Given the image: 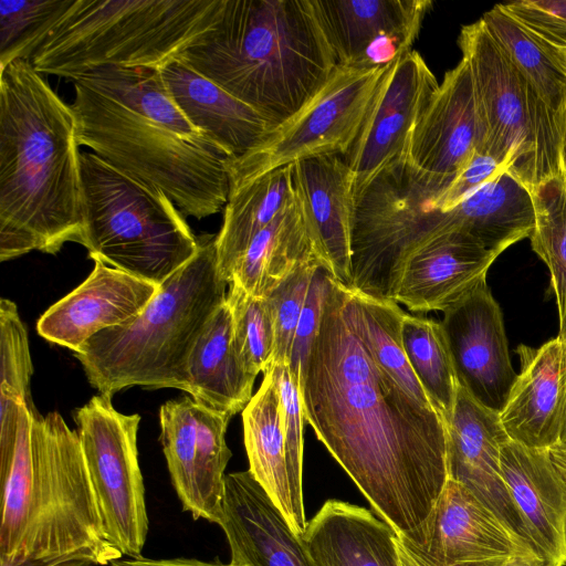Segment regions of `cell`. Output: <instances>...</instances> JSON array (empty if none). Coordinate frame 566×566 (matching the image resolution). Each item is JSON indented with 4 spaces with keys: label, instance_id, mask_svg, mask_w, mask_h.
Wrapping results in <instances>:
<instances>
[{
    "label": "cell",
    "instance_id": "1",
    "mask_svg": "<svg viewBox=\"0 0 566 566\" xmlns=\"http://www.w3.org/2000/svg\"><path fill=\"white\" fill-rule=\"evenodd\" d=\"M345 287L327 275L298 387L305 420L374 513L418 551L448 481L446 423L378 368L349 323Z\"/></svg>",
    "mask_w": 566,
    "mask_h": 566
},
{
    "label": "cell",
    "instance_id": "2",
    "mask_svg": "<svg viewBox=\"0 0 566 566\" xmlns=\"http://www.w3.org/2000/svg\"><path fill=\"white\" fill-rule=\"evenodd\" d=\"M72 82L81 147L159 188L185 216L200 220L226 206L231 157L186 117L159 70L107 66Z\"/></svg>",
    "mask_w": 566,
    "mask_h": 566
},
{
    "label": "cell",
    "instance_id": "3",
    "mask_svg": "<svg viewBox=\"0 0 566 566\" xmlns=\"http://www.w3.org/2000/svg\"><path fill=\"white\" fill-rule=\"evenodd\" d=\"M0 566L82 557L106 566L105 538L81 443L62 416L0 401Z\"/></svg>",
    "mask_w": 566,
    "mask_h": 566
},
{
    "label": "cell",
    "instance_id": "4",
    "mask_svg": "<svg viewBox=\"0 0 566 566\" xmlns=\"http://www.w3.org/2000/svg\"><path fill=\"white\" fill-rule=\"evenodd\" d=\"M0 260L84 243L75 118L30 60L0 67Z\"/></svg>",
    "mask_w": 566,
    "mask_h": 566
},
{
    "label": "cell",
    "instance_id": "5",
    "mask_svg": "<svg viewBox=\"0 0 566 566\" xmlns=\"http://www.w3.org/2000/svg\"><path fill=\"white\" fill-rule=\"evenodd\" d=\"M179 57L273 127L337 65L312 0H223L213 28Z\"/></svg>",
    "mask_w": 566,
    "mask_h": 566
},
{
    "label": "cell",
    "instance_id": "6",
    "mask_svg": "<svg viewBox=\"0 0 566 566\" xmlns=\"http://www.w3.org/2000/svg\"><path fill=\"white\" fill-rule=\"evenodd\" d=\"M197 238L193 258L158 286L137 316L97 333L74 353L101 395L112 398L133 386L187 392L190 353L229 285L218 269L216 235Z\"/></svg>",
    "mask_w": 566,
    "mask_h": 566
},
{
    "label": "cell",
    "instance_id": "7",
    "mask_svg": "<svg viewBox=\"0 0 566 566\" xmlns=\"http://www.w3.org/2000/svg\"><path fill=\"white\" fill-rule=\"evenodd\" d=\"M223 0H73L31 57L73 78L107 66L160 70L209 32Z\"/></svg>",
    "mask_w": 566,
    "mask_h": 566
},
{
    "label": "cell",
    "instance_id": "8",
    "mask_svg": "<svg viewBox=\"0 0 566 566\" xmlns=\"http://www.w3.org/2000/svg\"><path fill=\"white\" fill-rule=\"evenodd\" d=\"M84 243L93 260L161 285L198 251L184 213L159 188L82 151Z\"/></svg>",
    "mask_w": 566,
    "mask_h": 566
},
{
    "label": "cell",
    "instance_id": "9",
    "mask_svg": "<svg viewBox=\"0 0 566 566\" xmlns=\"http://www.w3.org/2000/svg\"><path fill=\"white\" fill-rule=\"evenodd\" d=\"M482 128L480 153L531 191L562 175L563 124L491 36L481 19L458 39Z\"/></svg>",
    "mask_w": 566,
    "mask_h": 566
},
{
    "label": "cell",
    "instance_id": "10",
    "mask_svg": "<svg viewBox=\"0 0 566 566\" xmlns=\"http://www.w3.org/2000/svg\"><path fill=\"white\" fill-rule=\"evenodd\" d=\"M391 64L336 65L322 87L292 116L272 127L253 148L228 160L229 187L244 185L302 159L344 156Z\"/></svg>",
    "mask_w": 566,
    "mask_h": 566
},
{
    "label": "cell",
    "instance_id": "11",
    "mask_svg": "<svg viewBox=\"0 0 566 566\" xmlns=\"http://www.w3.org/2000/svg\"><path fill=\"white\" fill-rule=\"evenodd\" d=\"M74 420L105 538L123 556L142 557L149 521L137 452L140 416L117 411L99 394Z\"/></svg>",
    "mask_w": 566,
    "mask_h": 566
},
{
    "label": "cell",
    "instance_id": "12",
    "mask_svg": "<svg viewBox=\"0 0 566 566\" xmlns=\"http://www.w3.org/2000/svg\"><path fill=\"white\" fill-rule=\"evenodd\" d=\"M231 417L185 396L160 407V442L182 510L218 524L224 470L231 458L226 431Z\"/></svg>",
    "mask_w": 566,
    "mask_h": 566
},
{
    "label": "cell",
    "instance_id": "13",
    "mask_svg": "<svg viewBox=\"0 0 566 566\" xmlns=\"http://www.w3.org/2000/svg\"><path fill=\"white\" fill-rule=\"evenodd\" d=\"M438 86L415 50L389 66L355 142L343 156L354 176L355 201L382 170L406 158L412 132Z\"/></svg>",
    "mask_w": 566,
    "mask_h": 566
},
{
    "label": "cell",
    "instance_id": "14",
    "mask_svg": "<svg viewBox=\"0 0 566 566\" xmlns=\"http://www.w3.org/2000/svg\"><path fill=\"white\" fill-rule=\"evenodd\" d=\"M440 323L459 385L500 413L517 374L510 360L502 311L486 279L447 308Z\"/></svg>",
    "mask_w": 566,
    "mask_h": 566
},
{
    "label": "cell",
    "instance_id": "15",
    "mask_svg": "<svg viewBox=\"0 0 566 566\" xmlns=\"http://www.w3.org/2000/svg\"><path fill=\"white\" fill-rule=\"evenodd\" d=\"M337 65L378 67L411 51L430 0H312Z\"/></svg>",
    "mask_w": 566,
    "mask_h": 566
},
{
    "label": "cell",
    "instance_id": "16",
    "mask_svg": "<svg viewBox=\"0 0 566 566\" xmlns=\"http://www.w3.org/2000/svg\"><path fill=\"white\" fill-rule=\"evenodd\" d=\"M447 430L448 480L465 486L513 534L531 543L501 470V449L510 440L500 415L459 385Z\"/></svg>",
    "mask_w": 566,
    "mask_h": 566
},
{
    "label": "cell",
    "instance_id": "17",
    "mask_svg": "<svg viewBox=\"0 0 566 566\" xmlns=\"http://www.w3.org/2000/svg\"><path fill=\"white\" fill-rule=\"evenodd\" d=\"M482 128L475 106L471 72L465 60L449 70L420 115L406 161L448 187L480 151Z\"/></svg>",
    "mask_w": 566,
    "mask_h": 566
},
{
    "label": "cell",
    "instance_id": "18",
    "mask_svg": "<svg viewBox=\"0 0 566 566\" xmlns=\"http://www.w3.org/2000/svg\"><path fill=\"white\" fill-rule=\"evenodd\" d=\"M527 547L533 548L465 486L448 480L424 547L409 549L423 566H505L515 553Z\"/></svg>",
    "mask_w": 566,
    "mask_h": 566
},
{
    "label": "cell",
    "instance_id": "19",
    "mask_svg": "<svg viewBox=\"0 0 566 566\" xmlns=\"http://www.w3.org/2000/svg\"><path fill=\"white\" fill-rule=\"evenodd\" d=\"M86 280L38 321L40 336L74 353L97 333L137 316L158 286L94 260Z\"/></svg>",
    "mask_w": 566,
    "mask_h": 566
},
{
    "label": "cell",
    "instance_id": "20",
    "mask_svg": "<svg viewBox=\"0 0 566 566\" xmlns=\"http://www.w3.org/2000/svg\"><path fill=\"white\" fill-rule=\"evenodd\" d=\"M293 175L315 253L323 268L349 287L355 220L352 170L343 156L326 155L293 163Z\"/></svg>",
    "mask_w": 566,
    "mask_h": 566
},
{
    "label": "cell",
    "instance_id": "21",
    "mask_svg": "<svg viewBox=\"0 0 566 566\" xmlns=\"http://www.w3.org/2000/svg\"><path fill=\"white\" fill-rule=\"evenodd\" d=\"M218 525L235 566H313L301 536L248 471L226 474Z\"/></svg>",
    "mask_w": 566,
    "mask_h": 566
},
{
    "label": "cell",
    "instance_id": "22",
    "mask_svg": "<svg viewBox=\"0 0 566 566\" xmlns=\"http://www.w3.org/2000/svg\"><path fill=\"white\" fill-rule=\"evenodd\" d=\"M497 256L465 232L436 237L406 258L390 300L416 313L444 312L486 279Z\"/></svg>",
    "mask_w": 566,
    "mask_h": 566
},
{
    "label": "cell",
    "instance_id": "23",
    "mask_svg": "<svg viewBox=\"0 0 566 566\" xmlns=\"http://www.w3.org/2000/svg\"><path fill=\"white\" fill-rule=\"evenodd\" d=\"M520 373L500 415L510 440L530 449L559 443L564 401L563 344L557 336L539 347L516 348Z\"/></svg>",
    "mask_w": 566,
    "mask_h": 566
},
{
    "label": "cell",
    "instance_id": "24",
    "mask_svg": "<svg viewBox=\"0 0 566 566\" xmlns=\"http://www.w3.org/2000/svg\"><path fill=\"white\" fill-rule=\"evenodd\" d=\"M501 470L531 543L552 566H565L566 486L549 451L507 440Z\"/></svg>",
    "mask_w": 566,
    "mask_h": 566
},
{
    "label": "cell",
    "instance_id": "25",
    "mask_svg": "<svg viewBox=\"0 0 566 566\" xmlns=\"http://www.w3.org/2000/svg\"><path fill=\"white\" fill-rule=\"evenodd\" d=\"M159 73L186 117L231 158L253 148L273 127L258 111L180 57Z\"/></svg>",
    "mask_w": 566,
    "mask_h": 566
},
{
    "label": "cell",
    "instance_id": "26",
    "mask_svg": "<svg viewBox=\"0 0 566 566\" xmlns=\"http://www.w3.org/2000/svg\"><path fill=\"white\" fill-rule=\"evenodd\" d=\"M313 566H403L398 536L363 506L326 501L302 536Z\"/></svg>",
    "mask_w": 566,
    "mask_h": 566
},
{
    "label": "cell",
    "instance_id": "27",
    "mask_svg": "<svg viewBox=\"0 0 566 566\" xmlns=\"http://www.w3.org/2000/svg\"><path fill=\"white\" fill-rule=\"evenodd\" d=\"M242 422L249 471L281 510L294 533L302 537L307 526L304 500L296 494L290 480L282 408L269 370L243 409Z\"/></svg>",
    "mask_w": 566,
    "mask_h": 566
},
{
    "label": "cell",
    "instance_id": "28",
    "mask_svg": "<svg viewBox=\"0 0 566 566\" xmlns=\"http://www.w3.org/2000/svg\"><path fill=\"white\" fill-rule=\"evenodd\" d=\"M187 371V392L202 407L232 417L251 400L255 376L245 370L235 353L227 301L198 336Z\"/></svg>",
    "mask_w": 566,
    "mask_h": 566
},
{
    "label": "cell",
    "instance_id": "29",
    "mask_svg": "<svg viewBox=\"0 0 566 566\" xmlns=\"http://www.w3.org/2000/svg\"><path fill=\"white\" fill-rule=\"evenodd\" d=\"M297 198L293 164L229 187L223 222L216 234L218 269L229 284L235 262L253 238Z\"/></svg>",
    "mask_w": 566,
    "mask_h": 566
},
{
    "label": "cell",
    "instance_id": "30",
    "mask_svg": "<svg viewBox=\"0 0 566 566\" xmlns=\"http://www.w3.org/2000/svg\"><path fill=\"white\" fill-rule=\"evenodd\" d=\"M312 260L318 258L297 196L253 238L235 262L230 283L252 296L266 298L295 269Z\"/></svg>",
    "mask_w": 566,
    "mask_h": 566
},
{
    "label": "cell",
    "instance_id": "31",
    "mask_svg": "<svg viewBox=\"0 0 566 566\" xmlns=\"http://www.w3.org/2000/svg\"><path fill=\"white\" fill-rule=\"evenodd\" d=\"M345 305L350 325L378 368L411 399L434 409L405 353L401 339L405 312L399 305L395 301L374 297L348 286L345 287Z\"/></svg>",
    "mask_w": 566,
    "mask_h": 566
},
{
    "label": "cell",
    "instance_id": "32",
    "mask_svg": "<svg viewBox=\"0 0 566 566\" xmlns=\"http://www.w3.org/2000/svg\"><path fill=\"white\" fill-rule=\"evenodd\" d=\"M484 27L525 80L563 124L566 74L513 17L496 4L481 18Z\"/></svg>",
    "mask_w": 566,
    "mask_h": 566
},
{
    "label": "cell",
    "instance_id": "33",
    "mask_svg": "<svg viewBox=\"0 0 566 566\" xmlns=\"http://www.w3.org/2000/svg\"><path fill=\"white\" fill-rule=\"evenodd\" d=\"M401 339L416 377L446 423L453 411L459 382L441 323L405 312Z\"/></svg>",
    "mask_w": 566,
    "mask_h": 566
},
{
    "label": "cell",
    "instance_id": "34",
    "mask_svg": "<svg viewBox=\"0 0 566 566\" xmlns=\"http://www.w3.org/2000/svg\"><path fill=\"white\" fill-rule=\"evenodd\" d=\"M535 226L532 249L546 264L555 294L558 337L566 346V186L562 175L551 178L532 190Z\"/></svg>",
    "mask_w": 566,
    "mask_h": 566
},
{
    "label": "cell",
    "instance_id": "35",
    "mask_svg": "<svg viewBox=\"0 0 566 566\" xmlns=\"http://www.w3.org/2000/svg\"><path fill=\"white\" fill-rule=\"evenodd\" d=\"M73 0H1L0 67L31 60L54 22Z\"/></svg>",
    "mask_w": 566,
    "mask_h": 566
},
{
    "label": "cell",
    "instance_id": "36",
    "mask_svg": "<svg viewBox=\"0 0 566 566\" xmlns=\"http://www.w3.org/2000/svg\"><path fill=\"white\" fill-rule=\"evenodd\" d=\"M227 303L232 315V340L235 353L248 373L258 376L272 365L274 328L265 298L245 293L230 283Z\"/></svg>",
    "mask_w": 566,
    "mask_h": 566
},
{
    "label": "cell",
    "instance_id": "37",
    "mask_svg": "<svg viewBox=\"0 0 566 566\" xmlns=\"http://www.w3.org/2000/svg\"><path fill=\"white\" fill-rule=\"evenodd\" d=\"M318 260L301 264L265 298L274 328L272 365H289L294 334ZM271 365V366H272Z\"/></svg>",
    "mask_w": 566,
    "mask_h": 566
},
{
    "label": "cell",
    "instance_id": "38",
    "mask_svg": "<svg viewBox=\"0 0 566 566\" xmlns=\"http://www.w3.org/2000/svg\"><path fill=\"white\" fill-rule=\"evenodd\" d=\"M0 397H13L32 405L30 378L33 366L28 333L17 305L8 298L0 301Z\"/></svg>",
    "mask_w": 566,
    "mask_h": 566
},
{
    "label": "cell",
    "instance_id": "39",
    "mask_svg": "<svg viewBox=\"0 0 566 566\" xmlns=\"http://www.w3.org/2000/svg\"><path fill=\"white\" fill-rule=\"evenodd\" d=\"M268 370L274 378L281 402L290 480L296 494L303 497L305 416L298 386L291 376L289 365H272Z\"/></svg>",
    "mask_w": 566,
    "mask_h": 566
},
{
    "label": "cell",
    "instance_id": "40",
    "mask_svg": "<svg viewBox=\"0 0 566 566\" xmlns=\"http://www.w3.org/2000/svg\"><path fill=\"white\" fill-rule=\"evenodd\" d=\"M501 7L541 45L566 49V0H523Z\"/></svg>",
    "mask_w": 566,
    "mask_h": 566
},
{
    "label": "cell",
    "instance_id": "41",
    "mask_svg": "<svg viewBox=\"0 0 566 566\" xmlns=\"http://www.w3.org/2000/svg\"><path fill=\"white\" fill-rule=\"evenodd\" d=\"M328 274L323 266L315 271L294 334L289 369L298 387L305 371L311 347L318 332Z\"/></svg>",
    "mask_w": 566,
    "mask_h": 566
},
{
    "label": "cell",
    "instance_id": "42",
    "mask_svg": "<svg viewBox=\"0 0 566 566\" xmlns=\"http://www.w3.org/2000/svg\"><path fill=\"white\" fill-rule=\"evenodd\" d=\"M505 566H552V564L538 552L527 547L515 553Z\"/></svg>",
    "mask_w": 566,
    "mask_h": 566
},
{
    "label": "cell",
    "instance_id": "43",
    "mask_svg": "<svg viewBox=\"0 0 566 566\" xmlns=\"http://www.w3.org/2000/svg\"><path fill=\"white\" fill-rule=\"evenodd\" d=\"M7 566H97V564L90 558L71 557L62 559H29Z\"/></svg>",
    "mask_w": 566,
    "mask_h": 566
},
{
    "label": "cell",
    "instance_id": "44",
    "mask_svg": "<svg viewBox=\"0 0 566 566\" xmlns=\"http://www.w3.org/2000/svg\"><path fill=\"white\" fill-rule=\"evenodd\" d=\"M549 455L560 475L566 479V446L556 444L551 448Z\"/></svg>",
    "mask_w": 566,
    "mask_h": 566
},
{
    "label": "cell",
    "instance_id": "45",
    "mask_svg": "<svg viewBox=\"0 0 566 566\" xmlns=\"http://www.w3.org/2000/svg\"><path fill=\"white\" fill-rule=\"evenodd\" d=\"M398 545L403 566H423L422 563L399 537Z\"/></svg>",
    "mask_w": 566,
    "mask_h": 566
},
{
    "label": "cell",
    "instance_id": "46",
    "mask_svg": "<svg viewBox=\"0 0 566 566\" xmlns=\"http://www.w3.org/2000/svg\"><path fill=\"white\" fill-rule=\"evenodd\" d=\"M563 361H564L565 401H564L560 439H559L558 444L566 446V346H563Z\"/></svg>",
    "mask_w": 566,
    "mask_h": 566
},
{
    "label": "cell",
    "instance_id": "47",
    "mask_svg": "<svg viewBox=\"0 0 566 566\" xmlns=\"http://www.w3.org/2000/svg\"><path fill=\"white\" fill-rule=\"evenodd\" d=\"M560 166H562V176L566 186V111L563 117V127H562V146H560Z\"/></svg>",
    "mask_w": 566,
    "mask_h": 566
},
{
    "label": "cell",
    "instance_id": "48",
    "mask_svg": "<svg viewBox=\"0 0 566 566\" xmlns=\"http://www.w3.org/2000/svg\"><path fill=\"white\" fill-rule=\"evenodd\" d=\"M543 46V45H542ZM545 51L548 53V55L562 67V70L566 74V49H551L545 48Z\"/></svg>",
    "mask_w": 566,
    "mask_h": 566
},
{
    "label": "cell",
    "instance_id": "49",
    "mask_svg": "<svg viewBox=\"0 0 566 566\" xmlns=\"http://www.w3.org/2000/svg\"><path fill=\"white\" fill-rule=\"evenodd\" d=\"M564 479V478H563ZM564 482H565V486H566V479H564ZM565 532H566V524H565Z\"/></svg>",
    "mask_w": 566,
    "mask_h": 566
}]
</instances>
